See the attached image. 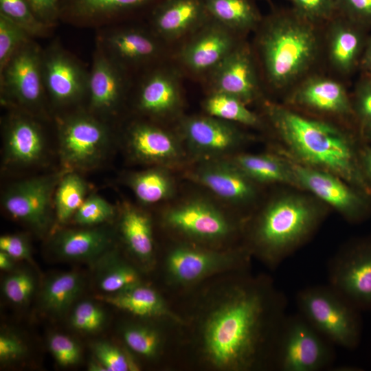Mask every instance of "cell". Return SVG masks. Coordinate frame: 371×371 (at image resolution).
Here are the masks:
<instances>
[{
    "mask_svg": "<svg viewBox=\"0 0 371 371\" xmlns=\"http://www.w3.org/2000/svg\"><path fill=\"white\" fill-rule=\"evenodd\" d=\"M286 301L267 278L240 274L201 318L199 344L213 368L250 370L272 364Z\"/></svg>",
    "mask_w": 371,
    "mask_h": 371,
    "instance_id": "obj_1",
    "label": "cell"
},
{
    "mask_svg": "<svg viewBox=\"0 0 371 371\" xmlns=\"http://www.w3.org/2000/svg\"><path fill=\"white\" fill-rule=\"evenodd\" d=\"M265 113L295 161L334 174L369 194L371 187L362 170L351 136L335 124L266 102Z\"/></svg>",
    "mask_w": 371,
    "mask_h": 371,
    "instance_id": "obj_2",
    "label": "cell"
},
{
    "mask_svg": "<svg viewBox=\"0 0 371 371\" xmlns=\"http://www.w3.org/2000/svg\"><path fill=\"white\" fill-rule=\"evenodd\" d=\"M292 8L262 19L257 48L267 82L275 89L293 87L306 77L321 47L319 27Z\"/></svg>",
    "mask_w": 371,
    "mask_h": 371,
    "instance_id": "obj_3",
    "label": "cell"
},
{
    "mask_svg": "<svg viewBox=\"0 0 371 371\" xmlns=\"http://www.w3.org/2000/svg\"><path fill=\"white\" fill-rule=\"evenodd\" d=\"M322 216L319 207L304 196H277L255 218L247 249L275 267L307 240Z\"/></svg>",
    "mask_w": 371,
    "mask_h": 371,
    "instance_id": "obj_4",
    "label": "cell"
},
{
    "mask_svg": "<svg viewBox=\"0 0 371 371\" xmlns=\"http://www.w3.org/2000/svg\"><path fill=\"white\" fill-rule=\"evenodd\" d=\"M225 206L211 195L192 194L174 198L161 211V221L181 241L218 248L239 229Z\"/></svg>",
    "mask_w": 371,
    "mask_h": 371,
    "instance_id": "obj_5",
    "label": "cell"
},
{
    "mask_svg": "<svg viewBox=\"0 0 371 371\" xmlns=\"http://www.w3.org/2000/svg\"><path fill=\"white\" fill-rule=\"evenodd\" d=\"M299 313L332 344L356 348L361 339L360 311L330 286H311L296 295Z\"/></svg>",
    "mask_w": 371,
    "mask_h": 371,
    "instance_id": "obj_6",
    "label": "cell"
},
{
    "mask_svg": "<svg viewBox=\"0 0 371 371\" xmlns=\"http://www.w3.org/2000/svg\"><path fill=\"white\" fill-rule=\"evenodd\" d=\"M332 344L300 313L284 317L274 346L272 364L280 371H319L334 359Z\"/></svg>",
    "mask_w": 371,
    "mask_h": 371,
    "instance_id": "obj_7",
    "label": "cell"
},
{
    "mask_svg": "<svg viewBox=\"0 0 371 371\" xmlns=\"http://www.w3.org/2000/svg\"><path fill=\"white\" fill-rule=\"evenodd\" d=\"M176 131L191 164L229 158L240 153L247 141L236 124L207 114L183 117Z\"/></svg>",
    "mask_w": 371,
    "mask_h": 371,
    "instance_id": "obj_8",
    "label": "cell"
},
{
    "mask_svg": "<svg viewBox=\"0 0 371 371\" xmlns=\"http://www.w3.org/2000/svg\"><path fill=\"white\" fill-rule=\"evenodd\" d=\"M249 254L247 247L221 250L181 240L168 251L166 269L174 282L191 284L224 270L240 269Z\"/></svg>",
    "mask_w": 371,
    "mask_h": 371,
    "instance_id": "obj_9",
    "label": "cell"
},
{
    "mask_svg": "<svg viewBox=\"0 0 371 371\" xmlns=\"http://www.w3.org/2000/svg\"><path fill=\"white\" fill-rule=\"evenodd\" d=\"M328 286L359 311H371V237L350 243L330 260Z\"/></svg>",
    "mask_w": 371,
    "mask_h": 371,
    "instance_id": "obj_10",
    "label": "cell"
},
{
    "mask_svg": "<svg viewBox=\"0 0 371 371\" xmlns=\"http://www.w3.org/2000/svg\"><path fill=\"white\" fill-rule=\"evenodd\" d=\"M183 175L225 206L247 205L258 196V184L228 159L192 163Z\"/></svg>",
    "mask_w": 371,
    "mask_h": 371,
    "instance_id": "obj_11",
    "label": "cell"
},
{
    "mask_svg": "<svg viewBox=\"0 0 371 371\" xmlns=\"http://www.w3.org/2000/svg\"><path fill=\"white\" fill-rule=\"evenodd\" d=\"M109 142L105 127L90 117L65 120L59 131V155L64 170H86L97 166L104 157Z\"/></svg>",
    "mask_w": 371,
    "mask_h": 371,
    "instance_id": "obj_12",
    "label": "cell"
},
{
    "mask_svg": "<svg viewBox=\"0 0 371 371\" xmlns=\"http://www.w3.org/2000/svg\"><path fill=\"white\" fill-rule=\"evenodd\" d=\"M287 159L297 188L311 192L350 221H360L368 216L370 208L365 192L334 174Z\"/></svg>",
    "mask_w": 371,
    "mask_h": 371,
    "instance_id": "obj_13",
    "label": "cell"
},
{
    "mask_svg": "<svg viewBox=\"0 0 371 371\" xmlns=\"http://www.w3.org/2000/svg\"><path fill=\"white\" fill-rule=\"evenodd\" d=\"M131 158L148 166H161L173 170L183 169L191 162L177 131L146 123L133 125L126 139Z\"/></svg>",
    "mask_w": 371,
    "mask_h": 371,
    "instance_id": "obj_14",
    "label": "cell"
},
{
    "mask_svg": "<svg viewBox=\"0 0 371 371\" xmlns=\"http://www.w3.org/2000/svg\"><path fill=\"white\" fill-rule=\"evenodd\" d=\"M23 180L10 186L2 199L5 210L13 218L43 231L51 219L52 196L67 172Z\"/></svg>",
    "mask_w": 371,
    "mask_h": 371,
    "instance_id": "obj_15",
    "label": "cell"
},
{
    "mask_svg": "<svg viewBox=\"0 0 371 371\" xmlns=\"http://www.w3.org/2000/svg\"><path fill=\"white\" fill-rule=\"evenodd\" d=\"M234 33L210 17L182 47V63L194 73L212 71L237 45Z\"/></svg>",
    "mask_w": 371,
    "mask_h": 371,
    "instance_id": "obj_16",
    "label": "cell"
},
{
    "mask_svg": "<svg viewBox=\"0 0 371 371\" xmlns=\"http://www.w3.org/2000/svg\"><path fill=\"white\" fill-rule=\"evenodd\" d=\"M213 91L232 95L247 104L257 99L260 85L249 48L238 43L212 71Z\"/></svg>",
    "mask_w": 371,
    "mask_h": 371,
    "instance_id": "obj_17",
    "label": "cell"
},
{
    "mask_svg": "<svg viewBox=\"0 0 371 371\" xmlns=\"http://www.w3.org/2000/svg\"><path fill=\"white\" fill-rule=\"evenodd\" d=\"M289 99L297 106L328 115L354 114L346 89L339 82L322 76H306L295 85Z\"/></svg>",
    "mask_w": 371,
    "mask_h": 371,
    "instance_id": "obj_18",
    "label": "cell"
},
{
    "mask_svg": "<svg viewBox=\"0 0 371 371\" xmlns=\"http://www.w3.org/2000/svg\"><path fill=\"white\" fill-rule=\"evenodd\" d=\"M326 25L328 60L337 71L349 74L360 64L368 38L366 30L340 14Z\"/></svg>",
    "mask_w": 371,
    "mask_h": 371,
    "instance_id": "obj_19",
    "label": "cell"
},
{
    "mask_svg": "<svg viewBox=\"0 0 371 371\" xmlns=\"http://www.w3.org/2000/svg\"><path fill=\"white\" fill-rule=\"evenodd\" d=\"M151 14L155 29L167 39L198 30L210 17L203 0H161Z\"/></svg>",
    "mask_w": 371,
    "mask_h": 371,
    "instance_id": "obj_20",
    "label": "cell"
},
{
    "mask_svg": "<svg viewBox=\"0 0 371 371\" xmlns=\"http://www.w3.org/2000/svg\"><path fill=\"white\" fill-rule=\"evenodd\" d=\"M5 67L7 86L20 103L33 106L40 102L43 87L35 50L30 47L18 49Z\"/></svg>",
    "mask_w": 371,
    "mask_h": 371,
    "instance_id": "obj_21",
    "label": "cell"
},
{
    "mask_svg": "<svg viewBox=\"0 0 371 371\" xmlns=\"http://www.w3.org/2000/svg\"><path fill=\"white\" fill-rule=\"evenodd\" d=\"M44 151V137L35 122L16 117L10 123L4 139L3 158L6 165L30 166L41 160Z\"/></svg>",
    "mask_w": 371,
    "mask_h": 371,
    "instance_id": "obj_22",
    "label": "cell"
},
{
    "mask_svg": "<svg viewBox=\"0 0 371 371\" xmlns=\"http://www.w3.org/2000/svg\"><path fill=\"white\" fill-rule=\"evenodd\" d=\"M113 242L111 232L92 227L63 230L56 234L53 247L60 257L71 260H91L102 257Z\"/></svg>",
    "mask_w": 371,
    "mask_h": 371,
    "instance_id": "obj_23",
    "label": "cell"
},
{
    "mask_svg": "<svg viewBox=\"0 0 371 371\" xmlns=\"http://www.w3.org/2000/svg\"><path fill=\"white\" fill-rule=\"evenodd\" d=\"M182 106L181 93L177 79L166 71L151 76L142 88L139 109L146 114L159 118L176 116Z\"/></svg>",
    "mask_w": 371,
    "mask_h": 371,
    "instance_id": "obj_24",
    "label": "cell"
},
{
    "mask_svg": "<svg viewBox=\"0 0 371 371\" xmlns=\"http://www.w3.org/2000/svg\"><path fill=\"white\" fill-rule=\"evenodd\" d=\"M119 229L128 250L140 261L150 262L154 255L152 219L141 208L128 202L120 208Z\"/></svg>",
    "mask_w": 371,
    "mask_h": 371,
    "instance_id": "obj_25",
    "label": "cell"
},
{
    "mask_svg": "<svg viewBox=\"0 0 371 371\" xmlns=\"http://www.w3.org/2000/svg\"><path fill=\"white\" fill-rule=\"evenodd\" d=\"M119 309L146 317H168L180 322L171 312L161 295L153 289L139 282L120 291L97 296Z\"/></svg>",
    "mask_w": 371,
    "mask_h": 371,
    "instance_id": "obj_26",
    "label": "cell"
},
{
    "mask_svg": "<svg viewBox=\"0 0 371 371\" xmlns=\"http://www.w3.org/2000/svg\"><path fill=\"white\" fill-rule=\"evenodd\" d=\"M175 170L161 166L129 173L126 185L143 205H150L173 199L177 192Z\"/></svg>",
    "mask_w": 371,
    "mask_h": 371,
    "instance_id": "obj_27",
    "label": "cell"
},
{
    "mask_svg": "<svg viewBox=\"0 0 371 371\" xmlns=\"http://www.w3.org/2000/svg\"><path fill=\"white\" fill-rule=\"evenodd\" d=\"M227 159L258 185L284 183L297 188L287 159L271 154L243 153H238Z\"/></svg>",
    "mask_w": 371,
    "mask_h": 371,
    "instance_id": "obj_28",
    "label": "cell"
},
{
    "mask_svg": "<svg viewBox=\"0 0 371 371\" xmlns=\"http://www.w3.org/2000/svg\"><path fill=\"white\" fill-rule=\"evenodd\" d=\"M44 74L47 87L57 102H69L82 94L84 80L80 70L63 55L49 58L45 63Z\"/></svg>",
    "mask_w": 371,
    "mask_h": 371,
    "instance_id": "obj_29",
    "label": "cell"
},
{
    "mask_svg": "<svg viewBox=\"0 0 371 371\" xmlns=\"http://www.w3.org/2000/svg\"><path fill=\"white\" fill-rule=\"evenodd\" d=\"M161 0H60V14L82 20H98L125 14Z\"/></svg>",
    "mask_w": 371,
    "mask_h": 371,
    "instance_id": "obj_30",
    "label": "cell"
},
{
    "mask_svg": "<svg viewBox=\"0 0 371 371\" xmlns=\"http://www.w3.org/2000/svg\"><path fill=\"white\" fill-rule=\"evenodd\" d=\"M211 18L233 32L257 30L263 17L253 0H203Z\"/></svg>",
    "mask_w": 371,
    "mask_h": 371,
    "instance_id": "obj_31",
    "label": "cell"
},
{
    "mask_svg": "<svg viewBox=\"0 0 371 371\" xmlns=\"http://www.w3.org/2000/svg\"><path fill=\"white\" fill-rule=\"evenodd\" d=\"M82 280L76 271L58 273L45 284L41 301L43 308L55 315L65 313L82 291Z\"/></svg>",
    "mask_w": 371,
    "mask_h": 371,
    "instance_id": "obj_32",
    "label": "cell"
},
{
    "mask_svg": "<svg viewBox=\"0 0 371 371\" xmlns=\"http://www.w3.org/2000/svg\"><path fill=\"white\" fill-rule=\"evenodd\" d=\"M89 85L94 109L106 111L116 106L121 94V81L117 71L104 58L95 62Z\"/></svg>",
    "mask_w": 371,
    "mask_h": 371,
    "instance_id": "obj_33",
    "label": "cell"
},
{
    "mask_svg": "<svg viewBox=\"0 0 371 371\" xmlns=\"http://www.w3.org/2000/svg\"><path fill=\"white\" fill-rule=\"evenodd\" d=\"M203 107L205 114L236 124L258 128L262 124L246 103L225 93L212 91L203 101Z\"/></svg>",
    "mask_w": 371,
    "mask_h": 371,
    "instance_id": "obj_34",
    "label": "cell"
},
{
    "mask_svg": "<svg viewBox=\"0 0 371 371\" xmlns=\"http://www.w3.org/2000/svg\"><path fill=\"white\" fill-rule=\"evenodd\" d=\"M87 184L76 171L67 170L60 180L54 194L57 220L64 223L73 218L86 199Z\"/></svg>",
    "mask_w": 371,
    "mask_h": 371,
    "instance_id": "obj_35",
    "label": "cell"
},
{
    "mask_svg": "<svg viewBox=\"0 0 371 371\" xmlns=\"http://www.w3.org/2000/svg\"><path fill=\"white\" fill-rule=\"evenodd\" d=\"M109 43L115 52L130 60L150 58L157 51L156 43L146 34L137 31L128 30L115 34L109 38Z\"/></svg>",
    "mask_w": 371,
    "mask_h": 371,
    "instance_id": "obj_36",
    "label": "cell"
},
{
    "mask_svg": "<svg viewBox=\"0 0 371 371\" xmlns=\"http://www.w3.org/2000/svg\"><path fill=\"white\" fill-rule=\"evenodd\" d=\"M109 265L105 266L98 277V286L106 293L120 291L139 282L137 272L131 266L108 256Z\"/></svg>",
    "mask_w": 371,
    "mask_h": 371,
    "instance_id": "obj_37",
    "label": "cell"
},
{
    "mask_svg": "<svg viewBox=\"0 0 371 371\" xmlns=\"http://www.w3.org/2000/svg\"><path fill=\"white\" fill-rule=\"evenodd\" d=\"M124 342L135 352L153 357L159 351L161 339L155 329L145 326H131L123 331Z\"/></svg>",
    "mask_w": 371,
    "mask_h": 371,
    "instance_id": "obj_38",
    "label": "cell"
},
{
    "mask_svg": "<svg viewBox=\"0 0 371 371\" xmlns=\"http://www.w3.org/2000/svg\"><path fill=\"white\" fill-rule=\"evenodd\" d=\"M292 9L308 21L321 26L339 14V0H289Z\"/></svg>",
    "mask_w": 371,
    "mask_h": 371,
    "instance_id": "obj_39",
    "label": "cell"
},
{
    "mask_svg": "<svg viewBox=\"0 0 371 371\" xmlns=\"http://www.w3.org/2000/svg\"><path fill=\"white\" fill-rule=\"evenodd\" d=\"M115 213L113 205L100 196L92 194L85 199L73 218L80 225L93 227L111 220Z\"/></svg>",
    "mask_w": 371,
    "mask_h": 371,
    "instance_id": "obj_40",
    "label": "cell"
},
{
    "mask_svg": "<svg viewBox=\"0 0 371 371\" xmlns=\"http://www.w3.org/2000/svg\"><path fill=\"white\" fill-rule=\"evenodd\" d=\"M25 30L0 14V67L4 69L10 60L25 41Z\"/></svg>",
    "mask_w": 371,
    "mask_h": 371,
    "instance_id": "obj_41",
    "label": "cell"
},
{
    "mask_svg": "<svg viewBox=\"0 0 371 371\" xmlns=\"http://www.w3.org/2000/svg\"><path fill=\"white\" fill-rule=\"evenodd\" d=\"M1 14L19 25L28 32L36 33L43 23L32 11L27 0H0Z\"/></svg>",
    "mask_w": 371,
    "mask_h": 371,
    "instance_id": "obj_42",
    "label": "cell"
},
{
    "mask_svg": "<svg viewBox=\"0 0 371 371\" xmlns=\"http://www.w3.org/2000/svg\"><path fill=\"white\" fill-rule=\"evenodd\" d=\"M105 313L98 304L89 301L78 303L74 308L71 317V326L81 332H96L105 322Z\"/></svg>",
    "mask_w": 371,
    "mask_h": 371,
    "instance_id": "obj_43",
    "label": "cell"
},
{
    "mask_svg": "<svg viewBox=\"0 0 371 371\" xmlns=\"http://www.w3.org/2000/svg\"><path fill=\"white\" fill-rule=\"evenodd\" d=\"M2 289L3 295L10 302L23 305L29 301L34 291V278L27 271H19L5 278Z\"/></svg>",
    "mask_w": 371,
    "mask_h": 371,
    "instance_id": "obj_44",
    "label": "cell"
},
{
    "mask_svg": "<svg viewBox=\"0 0 371 371\" xmlns=\"http://www.w3.org/2000/svg\"><path fill=\"white\" fill-rule=\"evenodd\" d=\"M93 351L106 371L137 370V367L117 346L106 342L98 341L93 345Z\"/></svg>",
    "mask_w": 371,
    "mask_h": 371,
    "instance_id": "obj_45",
    "label": "cell"
},
{
    "mask_svg": "<svg viewBox=\"0 0 371 371\" xmlns=\"http://www.w3.org/2000/svg\"><path fill=\"white\" fill-rule=\"evenodd\" d=\"M48 346L56 362L62 366L75 365L80 359L79 345L67 335L53 334L49 339Z\"/></svg>",
    "mask_w": 371,
    "mask_h": 371,
    "instance_id": "obj_46",
    "label": "cell"
},
{
    "mask_svg": "<svg viewBox=\"0 0 371 371\" xmlns=\"http://www.w3.org/2000/svg\"><path fill=\"white\" fill-rule=\"evenodd\" d=\"M339 12L366 30L371 28V0H339Z\"/></svg>",
    "mask_w": 371,
    "mask_h": 371,
    "instance_id": "obj_47",
    "label": "cell"
},
{
    "mask_svg": "<svg viewBox=\"0 0 371 371\" xmlns=\"http://www.w3.org/2000/svg\"><path fill=\"white\" fill-rule=\"evenodd\" d=\"M352 106L363 128L371 124V85L364 80L359 85Z\"/></svg>",
    "mask_w": 371,
    "mask_h": 371,
    "instance_id": "obj_48",
    "label": "cell"
},
{
    "mask_svg": "<svg viewBox=\"0 0 371 371\" xmlns=\"http://www.w3.org/2000/svg\"><path fill=\"white\" fill-rule=\"evenodd\" d=\"M0 249L14 260H30L31 251L27 240L24 236L8 234L0 238Z\"/></svg>",
    "mask_w": 371,
    "mask_h": 371,
    "instance_id": "obj_49",
    "label": "cell"
},
{
    "mask_svg": "<svg viewBox=\"0 0 371 371\" xmlns=\"http://www.w3.org/2000/svg\"><path fill=\"white\" fill-rule=\"evenodd\" d=\"M25 352V347L16 336L10 333L0 335V360L1 362L15 360Z\"/></svg>",
    "mask_w": 371,
    "mask_h": 371,
    "instance_id": "obj_50",
    "label": "cell"
},
{
    "mask_svg": "<svg viewBox=\"0 0 371 371\" xmlns=\"http://www.w3.org/2000/svg\"><path fill=\"white\" fill-rule=\"evenodd\" d=\"M41 21H51L60 14V0H27Z\"/></svg>",
    "mask_w": 371,
    "mask_h": 371,
    "instance_id": "obj_51",
    "label": "cell"
},
{
    "mask_svg": "<svg viewBox=\"0 0 371 371\" xmlns=\"http://www.w3.org/2000/svg\"><path fill=\"white\" fill-rule=\"evenodd\" d=\"M361 166L367 179L371 181V148H366L359 155Z\"/></svg>",
    "mask_w": 371,
    "mask_h": 371,
    "instance_id": "obj_52",
    "label": "cell"
},
{
    "mask_svg": "<svg viewBox=\"0 0 371 371\" xmlns=\"http://www.w3.org/2000/svg\"><path fill=\"white\" fill-rule=\"evenodd\" d=\"M371 64V36L368 37L366 43L360 60V65L363 69Z\"/></svg>",
    "mask_w": 371,
    "mask_h": 371,
    "instance_id": "obj_53",
    "label": "cell"
},
{
    "mask_svg": "<svg viewBox=\"0 0 371 371\" xmlns=\"http://www.w3.org/2000/svg\"><path fill=\"white\" fill-rule=\"evenodd\" d=\"M13 258L5 252L0 251V268L2 270H10L13 267Z\"/></svg>",
    "mask_w": 371,
    "mask_h": 371,
    "instance_id": "obj_54",
    "label": "cell"
},
{
    "mask_svg": "<svg viewBox=\"0 0 371 371\" xmlns=\"http://www.w3.org/2000/svg\"><path fill=\"white\" fill-rule=\"evenodd\" d=\"M89 368V370L91 371H106L104 367L98 361H97V363H91Z\"/></svg>",
    "mask_w": 371,
    "mask_h": 371,
    "instance_id": "obj_55",
    "label": "cell"
},
{
    "mask_svg": "<svg viewBox=\"0 0 371 371\" xmlns=\"http://www.w3.org/2000/svg\"><path fill=\"white\" fill-rule=\"evenodd\" d=\"M363 70H365L366 73V77L365 79H363V80L371 85V64L366 67Z\"/></svg>",
    "mask_w": 371,
    "mask_h": 371,
    "instance_id": "obj_56",
    "label": "cell"
},
{
    "mask_svg": "<svg viewBox=\"0 0 371 371\" xmlns=\"http://www.w3.org/2000/svg\"><path fill=\"white\" fill-rule=\"evenodd\" d=\"M366 134L371 139V124L363 128Z\"/></svg>",
    "mask_w": 371,
    "mask_h": 371,
    "instance_id": "obj_57",
    "label": "cell"
}]
</instances>
